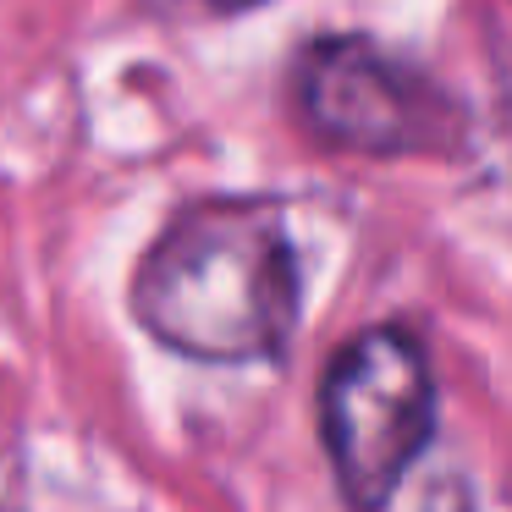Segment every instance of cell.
Instances as JSON below:
<instances>
[{"label": "cell", "mask_w": 512, "mask_h": 512, "mask_svg": "<svg viewBox=\"0 0 512 512\" xmlns=\"http://www.w3.org/2000/svg\"><path fill=\"white\" fill-rule=\"evenodd\" d=\"M133 309L166 347L243 364L287 347L298 325V254L276 204H193L138 265Z\"/></svg>", "instance_id": "1"}, {"label": "cell", "mask_w": 512, "mask_h": 512, "mask_svg": "<svg viewBox=\"0 0 512 512\" xmlns=\"http://www.w3.org/2000/svg\"><path fill=\"white\" fill-rule=\"evenodd\" d=\"M325 452L347 501L380 512L435 424V380L408 331H364L336 353L320 391Z\"/></svg>", "instance_id": "2"}, {"label": "cell", "mask_w": 512, "mask_h": 512, "mask_svg": "<svg viewBox=\"0 0 512 512\" xmlns=\"http://www.w3.org/2000/svg\"><path fill=\"white\" fill-rule=\"evenodd\" d=\"M298 105L325 144L353 155H419L452 138L441 89L369 39L314 45L298 67Z\"/></svg>", "instance_id": "3"}, {"label": "cell", "mask_w": 512, "mask_h": 512, "mask_svg": "<svg viewBox=\"0 0 512 512\" xmlns=\"http://www.w3.org/2000/svg\"><path fill=\"white\" fill-rule=\"evenodd\" d=\"M215 6H226V12H237V6H259V0H215Z\"/></svg>", "instance_id": "4"}]
</instances>
